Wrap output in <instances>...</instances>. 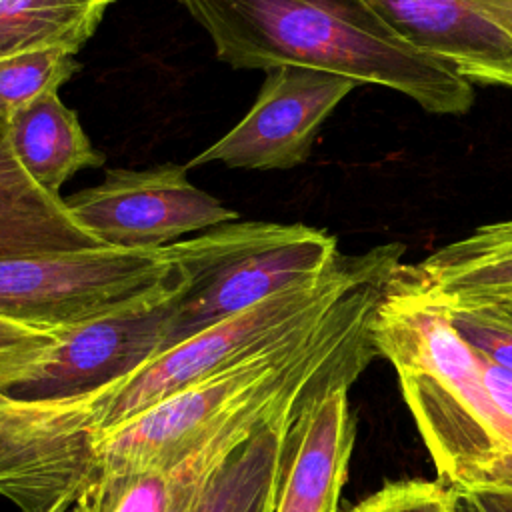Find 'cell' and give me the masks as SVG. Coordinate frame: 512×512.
I'll return each instance as SVG.
<instances>
[{
  "label": "cell",
  "instance_id": "6da1fadb",
  "mask_svg": "<svg viewBox=\"0 0 512 512\" xmlns=\"http://www.w3.org/2000/svg\"><path fill=\"white\" fill-rule=\"evenodd\" d=\"M406 248L380 244L340 254L322 276L270 298L154 354L128 374L58 400L0 396V496L20 512H46L70 500L86 446L212 372L308 326L358 284L394 270Z\"/></svg>",
  "mask_w": 512,
  "mask_h": 512
},
{
  "label": "cell",
  "instance_id": "44dd1931",
  "mask_svg": "<svg viewBox=\"0 0 512 512\" xmlns=\"http://www.w3.org/2000/svg\"><path fill=\"white\" fill-rule=\"evenodd\" d=\"M478 358H480V370H482L486 388H488L494 404L502 412L506 426L512 434V372L488 362L480 354H478Z\"/></svg>",
  "mask_w": 512,
  "mask_h": 512
},
{
  "label": "cell",
  "instance_id": "d4e9b609",
  "mask_svg": "<svg viewBox=\"0 0 512 512\" xmlns=\"http://www.w3.org/2000/svg\"><path fill=\"white\" fill-rule=\"evenodd\" d=\"M68 506H70V500H62V502H58L56 506H52V508L46 510V512H66Z\"/></svg>",
  "mask_w": 512,
  "mask_h": 512
},
{
  "label": "cell",
  "instance_id": "4fadbf2b",
  "mask_svg": "<svg viewBox=\"0 0 512 512\" xmlns=\"http://www.w3.org/2000/svg\"><path fill=\"white\" fill-rule=\"evenodd\" d=\"M8 140L22 168L50 194H60L76 172L98 168L106 160L58 92L42 94L8 114Z\"/></svg>",
  "mask_w": 512,
  "mask_h": 512
},
{
  "label": "cell",
  "instance_id": "484cf974",
  "mask_svg": "<svg viewBox=\"0 0 512 512\" xmlns=\"http://www.w3.org/2000/svg\"><path fill=\"white\" fill-rule=\"evenodd\" d=\"M500 302H504V304H510V306H512V298H506V300H500Z\"/></svg>",
  "mask_w": 512,
  "mask_h": 512
},
{
  "label": "cell",
  "instance_id": "ac0fdd59",
  "mask_svg": "<svg viewBox=\"0 0 512 512\" xmlns=\"http://www.w3.org/2000/svg\"><path fill=\"white\" fill-rule=\"evenodd\" d=\"M444 304L462 340L488 362L512 372V306L504 302L450 304L446 300Z\"/></svg>",
  "mask_w": 512,
  "mask_h": 512
},
{
  "label": "cell",
  "instance_id": "2e32d148",
  "mask_svg": "<svg viewBox=\"0 0 512 512\" xmlns=\"http://www.w3.org/2000/svg\"><path fill=\"white\" fill-rule=\"evenodd\" d=\"M114 0H0V60L40 50L76 56Z\"/></svg>",
  "mask_w": 512,
  "mask_h": 512
},
{
  "label": "cell",
  "instance_id": "52a82bcc",
  "mask_svg": "<svg viewBox=\"0 0 512 512\" xmlns=\"http://www.w3.org/2000/svg\"><path fill=\"white\" fill-rule=\"evenodd\" d=\"M184 290L186 280L174 268L154 290L88 322L60 328V344L46 366L6 396L58 400L128 374L164 350L168 324Z\"/></svg>",
  "mask_w": 512,
  "mask_h": 512
},
{
  "label": "cell",
  "instance_id": "5b68a950",
  "mask_svg": "<svg viewBox=\"0 0 512 512\" xmlns=\"http://www.w3.org/2000/svg\"><path fill=\"white\" fill-rule=\"evenodd\" d=\"M174 272L164 248L94 246L0 260V316L46 330L102 316Z\"/></svg>",
  "mask_w": 512,
  "mask_h": 512
},
{
  "label": "cell",
  "instance_id": "d6986e66",
  "mask_svg": "<svg viewBox=\"0 0 512 512\" xmlns=\"http://www.w3.org/2000/svg\"><path fill=\"white\" fill-rule=\"evenodd\" d=\"M60 344V330L0 316V396L32 380Z\"/></svg>",
  "mask_w": 512,
  "mask_h": 512
},
{
  "label": "cell",
  "instance_id": "277c9868",
  "mask_svg": "<svg viewBox=\"0 0 512 512\" xmlns=\"http://www.w3.org/2000/svg\"><path fill=\"white\" fill-rule=\"evenodd\" d=\"M186 290L164 350L290 286L314 280L342 254L334 234L280 222H228L162 246Z\"/></svg>",
  "mask_w": 512,
  "mask_h": 512
},
{
  "label": "cell",
  "instance_id": "e0dca14e",
  "mask_svg": "<svg viewBox=\"0 0 512 512\" xmlns=\"http://www.w3.org/2000/svg\"><path fill=\"white\" fill-rule=\"evenodd\" d=\"M78 70L80 62L60 50L26 52L0 60V114L8 116L42 94L58 92Z\"/></svg>",
  "mask_w": 512,
  "mask_h": 512
},
{
  "label": "cell",
  "instance_id": "9c48e42d",
  "mask_svg": "<svg viewBox=\"0 0 512 512\" xmlns=\"http://www.w3.org/2000/svg\"><path fill=\"white\" fill-rule=\"evenodd\" d=\"M318 394L248 412L214 432L172 466L102 474L74 494L66 512H186L246 438L270 418L300 408Z\"/></svg>",
  "mask_w": 512,
  "mask_h": 512
},
{
  "label": "cell",
  "instance_id": "603a6c76",
  "mask_svg": "<svg viewBox=\"0 0 512 512\" xmlns=\"http://www.w3.org/2000/svg\"><path fill=\"white\" fill-rule=\"evenodd\" d=\"M472 498L476 500L482 512H512V492L482 490V492H474Z\"/></svg>",
  "mask_w": 512,
  "mask_h": 512
},
{
  "label": "cell",
  "instance_id": "30bf717a",
  "mask_svg": "<svg viewBox=\"0 0 512 512\" xmlns=\"http://www.w3.org/2000/svg\"><path fill=\"white\" fill-rule=\"evenodd\" d=\"M348 390L318 394L288 428L274 512H338L356 442Z\"/></svg>",
  "mask_w": 512,
  "mask_h": 512
},
{
  "label": "cell",
  "instance_id": "8992f818",
  "mask_svg": "<svg viewBox=\"0 0 512 512\" xmlns=\"http://www.w3.org/2000/svg\"><path fill=\"white\" fill-rule=\"evenodd\" d=\"M74 220L102 244L162 248L180 236L236 222L238 212L188 180V168H110L104 180L64 198Z\"/></svg>",
  "mask_w": 512,
  "mask_h": 512
},
{
  "label": "cell",
  "instance_id": "7c38bea8",
  "mask_svg": "<svg viewBox=\"0 0 512 512\" xmlns=\"http://www.w3.org/2000/svg\"><path fill=\"white\" fill-rule=\"evenodd\" d=\"M94 246L102 242L74 220L64 198L22 168L8 140V116L0 114V260Z\"/></svg>",
  "mask_w": 512,
  "mask_h": 512
},
{
  "label": "cell",
  "instance_id": "5bb4252c",
  "mask_svg": "<svg viewBox=\"0 0 512 512\" xmlns=\"http://www.w3.org/2000/svg\"><path fill=\"white\" fill-rule=\"evenodd\" d=\"M418 266L450 304L512 298V218L478 226L434 250Z\"/></svg>",
  "mask_w": 512,
  "mask_h": 512
},
{
  "label": "cell",
  "instance_id": "9a60e30c",
  "mask_svg": "<svg viewBox=\"0 0 512 512\" xmlns=\"http://www.w3.org/2000/svg\"><path fill=\"white\" fill-rule=\"evenodd\" d=\"M304 406L280 412L246 438L186 512H274L286 432Z\"/></svg>",
  "mask_w": 512,
  "mask_h": 512
},
{
  "label": "cell",
  "instance_id": "8fae6325",
  "mask_svg": "<svg viewBox=\"0 0 512 512\" xmlns=\"http://www.w3.org/2000/svg\"><path fill=\"white\" fill-rule=\"evenodd\" d=\"M414 46L470 84L512 90V34L466 0H370Z\"/></svg>",
  "mask_w": 512,
  "mask_h": 512
},
{
  "label": "cell",
  "instance_id": "7a4b0ae2",
  "mask_svg": "<svg viewBox=\"0 0 512 512\" xmlns=\"http://www.w3.org/2000/svg\"><path fill=\"white\" fill-rule=\"evenodd\" d=\"M178 2L236 70L314 68L398 92L438 116L474 106V84L406 40L370 0Z\"/></svg>",
  "mask_w": 512,
  "mask_h": 512
},
{
  "label": "cell",
  "instance_id": "ba28073f",
  "mask_svg": "<svg viewBox=\"0 0 512 512\" xmlns=\"http://www.w3.org/2000/svg\"><path fill=\"white\" fill-rule=\"evenodd\" d=\"M352 78L302 68L266 70L250 110L186 168L222 162L244 170H290L308 160L318 130L356 88Z\"/></svg>",
  "mask_w": 512,
  "mask_h": 512
},
{
  "label": "cell",
  "instance_id": "cb8c5ba5",
  "mask_svg": "<svg viewBox=\"0 0 512 512\" xmlns=\"http://www.w3.org/2000/svg\"><path fill=\"white\" fill-rule=\"evenodd\" d=\"M456 512H482L476 504V500L472 498L470 492H462L458 490V500H456Z\"/></svg>",
  "mask_w": 512,
  "mask_h": 512
},
{
  "label": "cell",
  "instance_id": "3957f363",
  "mask_svg": "<svg viewBox=\"0 0 512 512\" xmlns=\"http://www.w3.org/2000/svg\"><path fill=\"white\" fill-rule=\"evenodd\" d=\"M372 336L398 376L438 480L472 494L512 492V434L486 388L478 354L456 332L418 264L400 262L390 274Z\"/></svg>",
  "mask_w": 512,
  "mask_h": 512
},
{
  "label": "cell",
  "instance_id": "7402d4cb",
  "mask_svg": "<svg viewBox=\"0 0 512 512\" xmlns=\"http://www.w3.org/2000/svg\"><path fill=\"white\" fill-rule=\"evenodd\" d=\"M476 12L512 34V0H466Z\"/></svg>",
  "mask_w": 512,
  "mask_h": 512
},
{
  "label": "cell",
  "instance_id": "ffe728a7",
  "mask_svg": "<svg viewBox=\"0 0 512 512\" xmlns=\"http://www.w3.org/2000/svg\"><path fill=\"white\" fill-rule=\"evenodd\" d=\"M458 490L442 480H394L362 498L348 512H456Z\"/></svg>",
  "mask_w": 512,
  "mask_h": 512
}]
</instances>
